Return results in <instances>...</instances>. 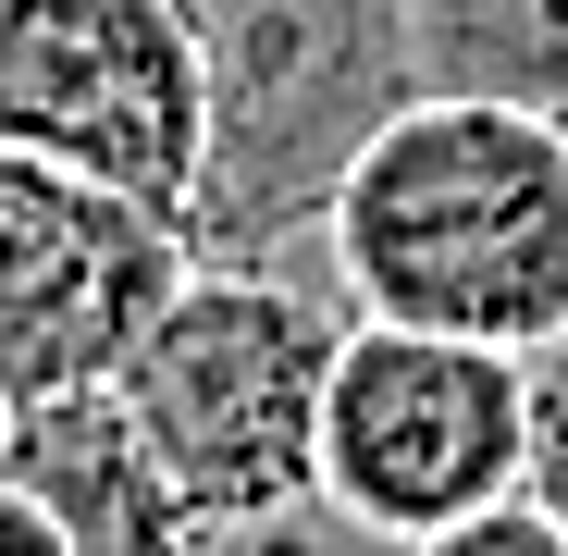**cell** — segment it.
Returning <instances> with one entry per match:
<instances>
[{
  "instance_id": "52a82bcc",
  "label": "cell",
  "mask_w": 568,
  "mask_h": 556,
  "mask_svg": "<svg viewBox=\"0 0 568 556\" xmlns=\"http://www.w3.org/2000/svg\"><path fill=\"white\" fill-rule=\"evenodd\" d=\"M0 483H26L74 556H199V544H211V519L185 507V483L161 471V445L136 433V408H124L112 384L26 396Z\"/></svg>"
},
{
  "instance_id": "30bf717a",
  "label": "cell",
  "mask_w": 568,
  "mask_h": 556,
  "mask_svg": "<svg viewBox=\"0 0 568 556\" xmlns=\"http://www.w3.org/2000/svg\"><path fill=\"white\" fill-rule=\"evenodd\" d=\"M408 556H568V519L519 483V495H495V507L445 519V532H433V544H408Z\"/></svg>"
},
{
  "instance_id": "9c48e42d",
  "label": "cell",
  "mask_w": 568,
  "mask_h": 556,
  "mask_svg": "<svg viewBox=\"0 0 568 556\" xmlns=\"http://www.w3.org/2000/svg\"><path fill=\"white\" fill-rule=\"evenodd\" d=\"M199 556H396V544H384V532H358L346 507H322V495H310V507H272V519L211 532Z\"/></svg>"
},
{
  "instance_id": "8992f818",
  "label": "cell",
  "mask_w": 568,
  "mask_h": 556,
  "mask_svg": "<svg viewBox=\"0 0 568 556\" xmlns=\"http://www.w3.org/2000/svg\"><path fill=\"white\" fill-rule=\"evenodd\" d=\"M173 285H185L173 211L124 199L74 161L0 149V384L13 396L112 384Z\"/></svg>"
},
{
  "instance_id": "277c9868",
  "label": "cell",
  "mask_w": 568,
  "mask_h": 556,
  "mask_svg": "<svg viewBox=\"0 0 568 556\" xmlns=\"http://www.w3.org/2000/svg\"><path fill=\"white\" fill-rule=\"evenodd\" d=\"M531 483V358L420 322H346L322 396V507L396 556Z\"/></svg>"
},
{
  "instance_id": "3957f363",
  "label": "cell",
  "mask_w": 568,
  "mask_h": 556,
  "mask_svg": "<svg viewBox=\"0 0 568 556\" xmlns=\"http://www.w3.org/2000/svg\"><path fill=\"white\" fill-rule=\"evenodd\" d=\"M346 322L358 310L334 260H185V285L112 371V396L211 532L322 495V396Z\"/></svg>"
},
{
  "instance_id": "4fadbf2b",
  "label": "cell",
  "mask_w": 568,
  "mask_h": 556,
  "mask_svg": "<svg viewBox=\"0 0 568 556\" xmlns=\"http://www.w3.org/2000/svg\"><path fill=\"white\" fill-rule=\"evenodd\" d=\"M13 408H26V396H13V384H0V457H13Z\"/></svg>"
},
{
  "instance_id": "6da1fadb",
  "label": "cell",
  "mask_w": 568,
  "mask_h": 556,
  "mask_svg": "<svg viewBox=\"0 0 568 556\" xmlns=\"http://www.w3.org/2000/svg\"><path fill=\"white\" fill-rule=\"evenodd\" d=\"M322 260L358 322H420L519 358L568 346V124L420 87L346 161Z\"/></svg>"
},
{
  "instance_id": "ba28073f",
  "label": "cell",
  "mask_w": 568,
  "mask_h": 556,
  "mask_svg": "<svg viewBox=\"0 0 568 556\" xmlns=\"http://www.w3.org/2000/svg\"><path fill=\"white\" fill-rule=\"evenodd\" d=\"M420 87L568 124V0H408Z\"/></svg>"
},
{
  "instance_id": "5b68a950",
  "label": "cell",
  "mask_w": 568,
  "mask_h": 556,
  "mask_svg": "<svg viewBox=\"0 0 568 556\" xmlns=\"http://www.w3.org/2000/svg\"><path fill=\"white\" fill-rule=\"evenodd\" d=\"M199 50L173 0H0V149H38L173 211L199 185Z\"/></svg>"
},
{
  "instance_id": "7c38bea8",
  "label": "cell",
  "mask_w": 568,
  "mask_h": 556,
  "mask_svg": "<svg viewBox=\"0 0 568 556\" xmlns=\"http://www.w3.org/2000/svg\"><path fill=\"white\" fill-rule=\"evenodd\" d=\"M0 556H74V544L50 532V507H38L26 483H0Z\"/></svg>"
},
{
  "instance_id": "8fae6325",
  "label": "cell",
  "mask_w": 568,
  "mask_h": 556,
  "mask_svg": "<svg viewBox=\"0 0 568 556\" xmlns=\"http://www.w3.org/2000/svg\"><path fill=\"white\" fill-rule=\"evenodd\" d=\"M531 495L568 519V346L531 358Z\"/></svg>"
},
{
  "instance_id": "7a4b0ae2",
  "label": "cell",
  "mask_w": 568,
  "mask_h": 556,
  "mask_svg": "<svg viewBox=\"0 0 568 556\" xmlns=\"http://www.w3.org/2000/svg\"><path fill=\"white\" fill-rule=\"evenodd\" d=\"M199 50L185 260H322L346 161L420 100L408 0H173Z\"/></svg>"
}]
</instances>
